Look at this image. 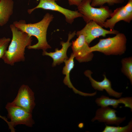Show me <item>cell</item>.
Returning <instances> with one entry per match:
<instances>
[{
	"label": "cell",
	"mask_w": 132,
	"mask_h": 132,
	"mask_svg": "<svg viewBox=\"0 0 132 132\" xmlns=\"http://www.w3.org/2000/svg\"><path fill=\"white\" fill-rule=\"evenodd\" d=\"M54 17L47 13L40 22L34 23H27L25 20H21L14 22L13 24L19 30L24 32L31 36H34L37 39L38 42L27 47L28 49H41L43 51L51 48L46 39L48 27Z\"/></svg>",
	"instance_id": "obj_1"
},
{
	"label": "cell",
	"mask_w": 132,
	"mask_h": 132,
	"mask_svg": "<svg viewBox=\"0 0 132 132\" xmlns=\"http://www.w3.org/2000/svg\"><path fill=\"white\" fill-rule=\"evenodd\" d=\"M10 27L12 39L2 59L5 63L12 66L16 63L25 60V49L31 45L33 40L32 36L19 30L13 24Z\"/></svg>",
	"instance_id": "obj_2"
},
{
	"label": "cell",
	"mask_w": 132,
	"mask_h": 132,
	"mask_svg": "<svg viewBox=\"0 0 132 132\" xmlns=\"http://www.w3.org/2000/svg\"><path fill=\"white\" fill-rule=\"evenodd\" d=\"M126 41L125 34L119 33L113 37L100 39L97 44L90 47V49L92 52L99 51L107 55H120L126 50Z\"/></svg>",
	"instance_id": "obj_3"
},
{
	"label": "cell",
	"mask_w": 132,
	"mask_h": 132,
	"mask_svg": "<svg viewBox=\"0 0 132 132\" xmlns=\"http://www.w3.org/2000/svg\"><path fill=\"white\" fill-rule=\"evenodd\" d=\"M92 1L82 0L77 6L78 11L83 15L82 17L86 23L93 21L103 27L112 11L106 6H102L98 8L92 6L90 5Z\"/></svg>",
	"instance_id": "obj_4"
},
{
	"label": "cell",
	"mask_w": 132,
	"mask_h": 132,
	"mask_svg": "<svg viewBox=\"0 0 132 132\" xmlns=\"http://www.w3.org/2000/svg\"><path fill=\"white\" fill-rule=\"evenodd\" d=\"M5 108L8 112V117L11 120L10 129L11 132H15L14 127L18 124H24L31 127L34 124L32 113L23 108L14 105L11 102H8Z\"/></svg>",
	"instance_id": "obj_5"
},
{
	"label": "cell",
	"mask_w": 132,
	"mask_h": 132,
	"mask_svg": "<svg viewBox=\"0 0 132 132\" xmlns=\"http://www.w3.org/2000/svg\"><path fill=\"white\" fill-rule=\"evenodd\" d=\"M39 8L58 11L65 16L66 21L70 24L73 22L75 19L83 17V15L78 11H72L64 8L58 5L55 0H40L37 6L28 9L27 12L30 14L34 10Z\"/></svg>",
	"instance_id": "obj_6"
},
{
	"label": "cell",
	"mask_w": 132,
	"mask_h": 132,
	"mask_svg": "<svg viewBox=\"0 0 132 132\" xmlns=\"http://www.w3.org/2000/svg\"><path fill=\"white\" fill-rule=\"evenodd\" d=\"M110 17L105 22L103 27L109 28L110 30L114 29L116 24L120 21L130 23L132 20V0H128L125 5L114 10Z\"/></svg>",
	"instance_id": "obj_7"
},
{
	"label": "cell",
	"mask_w": 132,
	"mask_h": 132,
	"mask_svg": "<svg viewBox=\"0 0 132 132\" xmlns=\"http://www.w3.org/2000/svg\"><path fill=\"white\" fill-rule=\"evenodd\" d=\"M119 33L118 31L114 29L108 30L104 29L94 21H91L87 23L82 30L77 31L76 35L77 36L80 34L84 35L89 45L94 40L99 37H105L109 34L116 35Z\"/></svg>",
	"instance_id": "obj_8"
},
{
	"label": "cell",
	"mask_w": 132,
	"mask_h": 132,
	"mask_svg": "<svg viewBox=\"0 0 132 132\" xmlns=\"http://www.w3.org/2000/svg\"><path fill=\"white\" fill-rule=\"evenodd\" d=\"M72 43L73 54L79 62H87L92 60L93 56L92 52L86 41L85 36L80 34Z\"/></svg>",
	"instance_id": "obj_9"
},
{
	"label": "cell",
	"mask_w": 132,
	"mask_h": 132,
	"mask_svg": "<svg viewBox=\"0 0 132 132\" xmlns=\"http://www.w3.org/2000/svg\"><path fill=\"white\" fill-rule=\"evenodd\" d=\"M34 93L27 85L23 84L19 88L17 94L11 102L31 113L35 106Z\"/></svg>",
	"instance_id": "obj_10"
},
{
	"label": "cell",
	"mask_w": 132,
	"mask_h": 132,
	"mask_svg": "<svg viewBox=\"0 0 132 132\" xmlns=\"http://www.w3.org/2000/svg\"><path fill=\"white\" fill-rule=\"evenodd\" d=\"M117 112L109 106L101 107L96 110L95 116L91 121L94 122L97 120L100 122H104L108 125L119 126L125 120L126 117L125 116L123 117H117L116 114Z\"/></svg>",
	"instance_id": "obj_11"
},
{
	"label": "cell",
	"mask_w": 132,
	"mask_h": 132,
	"mask_svg": "<svg viewBox=\"0 0 132 132\" xmlns=\"http://www.w3.org/2000/svg\"><path fill=\"white\" fill-rule=\"evenodd\" d=\"M76 34L75 31L72 33H69L67 41L66 42L62 41L60 42V45H62V48L60 50L57 48H56L55 51L54 52H48L46 51H43V55L49 56L53 59V66L63 63L65 60L68 59L66 54L67 51L69 47L72 44V43L70 42V41Z\"/></svg>",
	"instance_id": "obj_12"
},
{
	"label": "cell",
	"mask_w": 132,
	"mask_h": 132,
	"mask_svg": "<svg viewBox=\"0 0 132 132\" xmlns=\"http://www.w3.org/2000/svg\"><path fill=\"white\" fill-rule=\"evenodd\" d=\"M92 73L89 70H86L84 72L85 75L88 78L92 87L94 89L101 91L105 90L110 96L116 98H120L121 97L122 93L116 91L112 88L111 81L107 78L105 75H103V80L98 81L92 77L91 75Z\"/></svg>",
	"instance_id": "obj_13"
},
{
	"label": "cell",
	"mask_w": 132,
	"mask_h": 132,
	"mask_svg": "<svg viewBox=\"0 0 132 132\" xmlns=\"http://www.w3.org/2000/svg\"><path fill=\"white\" fill-rule=\"evenodd\" d=\"M95 102L97 105L100 107L111 106L113 108H117L119 104H123L125 107L128 108L132 110V97H126L121 98L118 99L110 98L109 97L102 95L96 98Z\"/></svg>",
	"instance_id": "obj_14"
},
{
	"label": "cell",
	"mask_w": 132,
	"mask_h": 132,
	"mask_svg": "<svg viewBox=\"0 0 132 132\" xmlns=\"http://www.w3.org/2000/svg\"><path fill=\"white\" fill-rule=\"evenodd\" d=\"M14 2L13 0L0 1V27L5 25L13 13Z\"/></svg>",
	"instance_id": "obj_15"
},
{
	"label": "cell",
	"mask_w": 132,
	"mask_h": 132,
	"mask_svg": "<svg viewBox=\"0 0 132 132\" xmlns=\"http://www.w3.org/2000/svg\"><path fill=\"white\" fill-rule=\"evenodd\" d=\"M75 57L72 53L70 57L64 61L65 66L63 68L62 73L66 75L64 80V83L70 87H72V85L69 79L70 72L73 68L74 65V58Z\"/></svg>",
	"instance_id": "obj_16"
},
{
	"label": "cell",
	"mask_w": 132,
	"mask_h": 132,
	"mask_svg": "<svg viewBox=\"0 0 132 132\" xmlns=\"http://www.w3.org/2000/svg\"><path fill=\"white\" fill-rule=\"evenodd\" d=\"M121 62L122 64V72L129 79L132 84V58L131 57L123 59Z\"/></svg>",
	"instance_id": "obj_17"
},
{
	"label": "cell",
	"mask_w": 132,
	"mask_h": 132,
	"mask_svg": "<svg viewBox=\"0 0 132 132\" xmlns=\"http://www.w3.org/2000/svg\"><path fill=\"white\" fill-rule=\"evenodd\" d=\"M132 131V119L128 124L123 127L114 126L106 125L102 132H131Z\"/></svg>",
	"instance_id": "obj_18"
},
{
	"label": "cell",
	"mask_w": 132,
	"mask_h": 132,
	"mask_svg": "<svg viewBox=\"0 0 132 132\" xmlns=\"http://www.w3.org/2000/svg\"><path fill=\"white\" fill-rule=\"evenodd\" d=\"M124 2V0H92L91 5L92 7L101 6L107 3L109 5L112 6L115 4H121Z\"/></svg>",
	"instance_id": "obj_19"
},
{
	"label": "cell",
	"mask_w": 132,
	"mask_h": 132,
	"mask_svg": "<svg viewBox=\"0 0 132 132\" xmlns=\"http://www.w3.org/2000/svg\"><path fill=\"white\" fill-rule=\"evenodd\" d=\"M11 40L10 38L5 37L0 38V59L4 56Z\"/></svg>",
	"instance_id": "obj_20"
},
{
	"label": "cell",
	"mask_w": 132,
	"mask_h": 132,
	"mask_svg": "<svg viewBox=\"0 0 132 132\" xmlns=\"http://www.w3.org/2000/svg\"><path fill=\"white\" fill-rule=\"evenodd\" d=\"M70 5H75L77 6L79 5L82 0H68Z\"/></svg>",
	"instance_id": "obj_21"
},
{
	"label": "cell",
	"mask_w": 132,
	"mask_h": 132,
	"mask_svg": "<svg viewBox=\"0 0 132 132\" xmlns=\"http://www.w3.org/2000/svg\"><path fill=\"white\" fill-rule=\"evenodd\" d=\"M0 118L3 120L8 124L9 127L10 125V121H7V119L4 117H3L0 115Z\"/></svg>",
	"instance_id": "obj_22"
},
{
	"label": "cell",
	"mask_w": 132,
	"mask_h": 132,
	"mask_svg": "<svg viewBox=\"0 0 132 132\" xmlns=\"http://www.w3.org/2000/svg\"></svg>",
	"instance_id": "obj_23"
}]
</instances>
